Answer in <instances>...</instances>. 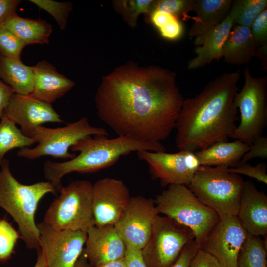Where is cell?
<instances>
[{
  "mask_svg": "<svg viewBox=\"0 0 267 267\" xmlns=\"http://www.w3.org/2000/svg\"><path fill=\"white\" fill-rule=\"evenodd\" d=\"M0 78L21 95L32 93L34 73L32 67L24 64L21 59H12L0 55Z\"/></svg>",
  "mask_w": 267,
  "mask_h": 267,
  "instance_id": "obj_25",
  "label": "cell"
},
{
  "mask_svg": "<svg viewBox=\"0 0 267 267\" xmlns=\"http://www.w3.org/2000/svg\"><path fill=\"white\" fill-rule=\"evenodd\" d=\"M267 7V0H234L228 15L234 25L250 28L255 18Z\"/></svg>",
  "mask_w": 267,
  "mask_h": 267,
  "instance_id": "obj_29",
  "label": "cell"
},
{
  "mask_svg": "<svg viewBox=\"0 0 267 267\" xmlns=\"http://www.w3.org/2000/svg\"><path fill=\"white\" fill-rule=\"evenodd\" d=\"M37 250L38 256L36 262L33 267H48L45 260L39 249Z\"/></svg>",
  "mask_w": 267,
  "mask_h": 267,
  "instance_id": "obj_44",
  "label": "cell"
},
{
  "mask_svg": "<svg viewBox=\"0 0 267 267\" xmlns=\"http://www.w3.org/2000/svg\"><path fill=\"white\" fill-rule=\"evenodd\" d=\"M248 233L267 234V196L251 181H245L236 216Z\"/></svg>",
  "mask_w": 267,
  "mask_h": 267,
  "instance_id": "obj_18",
  "label": "cell"
},
{
  "mask_svg": "<svg viewBox=\"0 0 267 267\" xmlns=\"http://www.w3.org/2000/svg\"><path fill=\"white\" fill-rule=\"evenodd\" d=\"M250 30L257 48L267 49V9L255 18Z\"/></svg>",
  "mask_w": 267,
  "mask_h": 267,
  "instance_id": "obj_36",
  "label": "cell"
},
{
  "mask_svg": "<svg viewBox=\"0 0 267 267\" xmlns=\"http://www.w3.org/2000/svg\"><path fill=\"white\" fill-rule=\"evenodd\" d=\"M228 170L238 175H243L255 179L259 182L267 184V166L259 163L252 165L249 162L238 164L236 166L228 168Z\"/></svg>",
  "mask_w": 267,
  "mask_h": 267,
  "instance_id": "obj_35",
  "label": "cell"
},
{
  "mask_svg": "<svg viewBox=\"0 0 267 267\" xmlns=\"http://www.w3.org/2000/svg\"><path fill=\"white\" fill-rule=\"evenodd\" d=\"M194 239L189 228L158 214L150 237L141 250L144 261L148 267H170L184 247Z\"/></svg>",
  "mask_w": 267,
  "mask_h": 267,
  "instance_id": "obj_10",
  "label": "cell"
},
{
  "mask_svg": "<svg viewBox=\"0 0 267 267\" xmlns=\"http://www.w3.org/2000/svg\"><path fill=\"white\" fill-rule=\"evenodd\" d=\"M125 258L127 267H148L141 250L126 247Z\"/></svg>",
  "mask_w": 267,
  "mask_h": 267,
  "instance_id": "obj_40",
  "label": "cell"
},
{
  "mask_svg": "<svg viewBox=\"0 0 267 267\" xmlns=\"http://www.w3.org/2000/svg\"><path fill=\"white\" fill-rule=\"evenodd\" d=\"M3 116L19 125L23 134L29 137L33 129L44 123L64 122L52 104L40 100L32 93L21 95L14 93Z\"/></svg>",
  "mask_w": 267,
  "mask_h": 267,
  "instance_id": "obj_16",
  "label": "cell"
},
{
  "mask_svg": "<svg viewBox=\"0 0 267 267\" xmlns=\"http://www.w3.org/2000/svg\"><path fill=\"white\" fill-rule=\"evenodd\" d=\"M233 0H194L195 16L188 31L195 37L194 44L198 46L205 35L219 25L228 16Z\"/></svg>",
  "mask_w": 267,
  "mask_h": 267,
  "instance_id": "obj_20",
  "label": "cell"
},
{
  "mask_svg": "<svg viewBox=\"0 0 267 267\" xmlns=\"http://www.w3.org/2000/svg\"><path fill=\"white\" fill-rule=\"evenodd\" d=\"M108 135L105 128L92 126L84 117L66 126L58 128H48L43 125L36 127L29 137L37 145L34 148L19 149L18 156L28 160H34L44 156L56 159H71L76 154L69 151L79 140L89 136Z\"/></svg>",
  "mask_w": 267,
  "mask_h": 267,
  "instance_id": "obj_8",
  "label": "cell"
},
{
  "mask_svg": "<svg viewBox=\"0 0 267 267\" xmlns=\"http://www.w3.org/2000/svg\"><path fill=\"white\" fill-rule=\"evenodd\" d=\"M249 148L246 143L235 140L216 142L195 153L201 166L231 168L239 163Z\"/></svg>",
  "mask_w": 267,
  "mask_h": 267,
  "instance_id": "obj_23",
  "label": "cell"
},
{
  "mask_svg": "<svg viewBox=\"0 0 267 267\" xmlns=\"http://www.w3.org/2000/svg\"><path fill=\"white\" fill-rule=\"evenodd\" d=\"M34 140L26 136L16 124L3 116L0 121V167L7 153L15 148L29 147L35 144Z\"/></svg>",
  "mask_w": 267,
  "mask_h": 267,
  "instance_id": "obj_26",
  "label": "cell"
},
{
  "mask_svg": "<svg viewBox=\"0 0 267 267\" xmlns=\"http://www.w3.org/2000/svg\"><path fill=\"white\" fill-rule=\"evenodd\" d=\"M87 259L96 267L125 257L126 246L114 225H94L87 232Z\"/></svg>",
  "mask_w": 267,
  "mask_h": 267,
  "instance_id": "obj_17",
  "label": "cell"
},
{
  "mask_svg": "<svg viewBox=\"0 0 267 267\" xmlns=\"http://www.w3.org/2000/svg\"><path fill=\"white\" fill-rule=\"evenodd\" d=\"M234 25L232 19L228 15L221 24L208 32L199 45L195 47L196 56L188 61L187 68L195 70L222 58L223 45Z\"/></svg>",
  "mask_w": 267,
  "mask_h": 267,
  "instance_id": "obj_21",
  "label": "cell"
},
{
  "mask_svg": "<svg viewBox=\"0 0 267 267\" xmlns=\"http://www.w3.org/2000/svg\"><path fill=\"white\" fill-rule=\"evenodd\" d=\"M139 158L148 165L152 178L163 186L190 183L201 166L195 152L179 150L175 153L143 151Z\"/></svg>",
  "mask_w": 267,
  "mask_h": 267,
  "instance_id": "obj_11",
  "label": "cell"
},
{
  "mask_svg": "<svg viewBox=\"0 0 267 267\" xmlns=\"http://www.w3.org/2000/svg\"><path fill=\"white\" fill-rule=\"evenodd\" d=\"M194 3V0H154L150 11H165L181 21H186L191 18L188 14L193 10Z\"/></svg>",
  "mask_w": 267,
  "mask_h": 267,
  "instance_id": "obj_31",
  "label": "cell"
},
{
  "mask_svg": "<svg viewBox=\"0 0 267 267\" xmlns=\"http://www.w3.org/2000/svg\"><path fill=\"white\" fill-rule=\"evenodd\" d=\"M26 46L14 34L6 28L0 27V55L9 58L20 59Z\"/></svg>",
  "mask_w": 267,
  "mask_h": 267,
  "instance_id": "obj_34",
  "label": "cell"
},
{
  "mask_svg": "<svg viewBox=\"0 0 267 267\" xmlns=\"http://www.w3.org/2000/svg\"><path fill=\"white\" fill-rule=\"evenodd\" d=\"M257 158L263 159L267 158V137L266 136L261 135L257 138L249 146V150L243 156L238 164L248 162L251 159Z\"/></svg>",
  "mask_w": 267,
  "mask_h": 267,
  "instance_id": "obj_37",
  "label": "cell"
},
{
  "mask_svg": "<svg viewBox=\"0 0 267 267\" xmlns=\"http://www.w3.org/2000/svg\"><path fill=\"white\" fill-rule=\"evenodd\" d=\"M20 2L18 0H0V27L11 15L16 13Z\"/></svg>",
  "mask_w": 267,
  "mask_h": 267,
  "instance_id": "obj_41",
  "label": "cell"
},
{
  "mask_svg": "<svg viewBox=\"0 0 267 267\" xmlns=\"http://www.w3.org/2000/svg\"><path fill=\"white\" fill-rule=\"evenodd\" d=\"M154 0H115L112 5L114 10L119 14L124 22L130 27L137 25L139 16L141 14H148Z\"/></svg>",
  "mask_w": 267,
  "mask_h": 267,
  "instance_id": "obj_30",
  "label": "cell"
},
{
  "mask_svg": "<svg viewBox=\"0 0 267 267\" xmlns=\"http://www.w3.org/2000/svg\"><path fill=\"white\" fill-rule=\"evenodd\" d=\"M2 26L14 34L26 45L48 43L53 30L51 25L46 21L23 18L16 13L8 18Z\"/></svg>",
  "mask_w": 267,
  "mask_h": 267,
  "instance_id": "obj_24",
  "label": "cell"
},
{
  "mask_svg": "<svg viewBox=\"0 0 267 267\" xmlns=\"http://www.w3.org/2000/svg\"><path fill=\"white\" fill-rule=\"evenodd\" d=\"M154 200L159 214L191 229L200 246L220 219L215 211L201 202L185 185H170Z\"/></svg>",
  "mask_w": 267,
  "mask_h": 267,
  "instance_id": "obj_5",
  "label": "cell"
},
{
  "mask_svg": "<svg viewBox=\"0 0 267 267\" xmlns=\"http://www.w3.org/2000/svg\"><path fill=\"white\" fill-rule=\"evenodd\" d=\"M225 166H200L188 188L205 205L222 217L237 216L245 181Z\"/></svg>",
  "mask_w": 267,
  "mask_h": 267,
  "instance_id": "obj_6",
  "label": "cell"
},
{
  "mask_svg": "<svg viewBox=\"0 0 267 267\" xmlns=\"http://www.w3.org/2000/svg\"><path fill=\"white\" fill-rule=\"evenodd\" d=\"M201 248L195 239L188 243L180 254L170 267H189L192 259Z\"/></svg>",
  "mask_w": 267,
  "mask_h": 267,
  "instance_id": "obj_38",
  "label": "cell"
},
{
  "mask_svg": "<svg viewBox=\"0 0 267 267\" xmlns=\"http://www.w3.org/2000/svg\"><path fill=\"white\" fill-rule=\"evenodd\" d=\"M78 154L62 162L47 160L44 164V173L47 181L50 182L58 192L62 187L61 179L72 173H90L115 164L123 156L131 153L148 151H166L161 142H145L128 137L118 136L109 139L106 136L86 137L71 148Z\"/></svg>",
  "mask_w": 267,
  "mask_h": 267,
  "instance_id": "obj_3",
  "label": "cell"
},
{
  "mask_svg": "<svg viewBox=\"0 0 267 267\" xmlns=\"http://www.w3.org/2000/svg\"><path fill=\"white\" fill-rule=\"evenodd\" d=\"M244 83L235 97L240 122L229 138L249 146L262 134L267 125V77H253L248 66L244 69Z\"/></svg>",
  "mask_w": 267,
  "mask_h": 267,
  "instance_id": "obj_9",
  "label": "cell"
},
{
  "mask_svg": "<svg viewBox=\"0 0 267 267\" xmlns=\"http://www.w3.org/2000/svg\"><path fill=\"white\" fill-rule=\"evenodd\" d=\"M94 100L98 116L118 136L161 142L175 129L184 99L174 72L129 62L102 78Z\"/></svg>",
  "mask_w": 267,
  "mask_h": 267,
  "instance_id": "obj_1",
  "label": "cell"
},
{
  "mask_svg": "<svg viewBox=\"0 0 267 267\" xmlns=\"http://www.w3.org/2000/svg\"><path fill=\"white\" fill-rule=\"evenodd\" d=\"M237 267H267V246L260 236L247 234L240 250Z\"/></svg>",
  "mask_w": 267,
  "mask_h": 267,
  "instance_id": "obj_27",
  "label": "cell"
},
{
  "mask_svg": "<svg viewBox=\"0 0 267 267\" xmlns=\"http://www.w3.org/2000/svg\"><path fill=\"white\" fill-rule=\"evenodd\" d=\"M93 184L87 180L73 181L59 191L49 205L43 222L56 229L87 231L95 225L92 209Z\"/></svg>",
  "mask_w": 267,
  "mask_h": 267,
  "instance_id": "obj_7",
  "label": "cell"
},
{
  "mask_svg": "<svg viewBox=\"0 0 267 267\" xmlns=\"http://www.w3.org/2000/svg\"><path fill=\"white\" fill-rule=\"evenodd\" d=\"M96 267H127L125 256L119 259L103 264Z\"/></svg>",
  "mask_w": 267,
  "mask_h": 267,
  "instance_id": "obj_43",
  "label": "cell"
},
{
  "mask_svg": "<svg viewBox=\"0 0 267 267\" xmlns=\"http://www.w3.org/2000/svg\"><path fill=\"white\" fill-rule=\"evenodd\" d=\"M158 214L152 199L142 196L131 197L121 217L114 225L126 247L142 250L150 237Z\"/></svg>",
  "mask_w": 267,
  "mask_h": 267,
  "instance_id": "obj_13",
  "label": "cell"
},
{
  "mask_svg": "<svg viewBox=\"0 0 267 267\" xmlns=\"http://www.w3.org/2000/svg\"><path fill=\"white\" fill-rule=\"evenodd\" d=\"M39 249L48 267H73L81 255L87 232L56 229L43 221L37 224Z\"/></svg>",
  "mask_w": 267,
  "mask_h": 267,
  "instance_id": "obj_12",
  "label": "cell"
},
{
  "mask_svg": "<svg viewBox=\"0 0 267 267\" xmlns=\"http://www.w3.org/2000/svg\"><path fill=\"white\" fill-rule=\"evenodd\" d=\"M12 88L0 78V119L11 97L14 93Z\"/></svg>",
  "mask_w": 267,
  "mask_h": 267,
  "instance_id": "obj_42",
  "label": "cell"
},
{
  "mask_svg": "<svg viewBox=\"0 0 267 267\" xmlns=\"http://www.w3.org/2000/svg\"><path fill=\"white\" fill-rule=\"evenodd\" d=\"M130 198L128 188L121 180L106 178L96 181L92 196L95 225L115 224Z\"/></svg>",
  "mask_w": 267,
  "mask_h": 267,
  "instance_id": "obj_15",
  "label": "cell"
},
{
  "mask_svg": "<svg viewBox=\"0 0 267 267\" xmlns=\"http://www.w3.org/2000/svg\"><path fill=\"white\" fill-rule=\"evenodd\" d=\"M40 9L49 13L56 20L61 30L65 29L67 19L72 9L70 2H58L51 0H30Z\"/></svg>",
  "mask_w": 267,
  "mask_h": 267,
  "instance_id": "obj_33",
  "label": "cell"
},
{
  "mask_svg": "<svg viewBox=\"0 0 267 267\" xmlns=\"http://www.w3.org/2000/svg\"><path fill=\"white\" fill-rule=\"evenodd\" d=\"M0 167V207L17 223L26 247L38 250L40 233L35 219L36 210L45 195L58 191L48 181L30 185L20 183L12 175L7 159L3 160Z\"/></svg>",
  "mask_w": 267,
  "mask_h": 267,
  "instance_id": "obj_4",
  "label": "cell"
},
{
  "mask_svg": "<svg viewBox=\"0 0 267 267\" xmlns=\"http://www.w3.org/2000/svg\"><path fill=\"white\" fill-rule=\"evenodd\" d=\"M240 77L239 71L223 73L184 99L175 128L179 150L196 152L228 141L239 119L235 97Z\"/></svg>",
  "mask_w": 267,
  "mask_h": 267,
  "instance_id": "obj_2",
  "label": "cell"
},
{
  "mask_svg": "<svg viewBox=\"0 0 267 267\" xmlns=\"http://www.w3.org/2000/svg\"><path fill=\"white\" fill-rule=\"evenodd\" d=\"M189 267H222L212 255L200 248L191 260Z\"/></svg>",
  "mask_w": 267,
  "mask_h": 267,
  "instance_id": "obj_39",
  "label": "cell"
},
{
  "mask_svg": "<svg viewBox=\"0 0 267 267\" xmlns=\"http://www.w3.org/2000/svg\"><path fill=\"white\" fill-rule=\"evenodd\" d=\"M34 73L32 94L40 100L52 104L74 86V82L58 72L46 61L32 66Z\"/></svg>",
  "mask_w": 267,
  "mask_h": 267,
  "instance_id": "obj_19",
  "label": "cell"
},
{
  "mask_svg": "<svg viewBox=\"0 0 267 267\" xmlns=\"http://www.w3.org/2000/svg\"><path fill=\"white\" fill-rule=\"evenodd\" d=\"M145 22L152 24L163 38L170 41L180 39L184 33L182 22L165 11L154 10L144 16Z\"/></svg>",
  "mask_w": 267,
  "mask_h": 267,
  "instance_id": "obj_28",
  "label": "cell"
},
{
  "mask_svg": "<svg viewBox=\"0 0 267 267\" xmlns=\"http://www.w3.org/2000/svg\"><path fill=\"white\" fill-rule=\"evenodd\" d=\"M73 267H91L88 263L87 258L82 252Z\"/></svg>",
  "mask_w": 267,
  "mask_h": 267,
  "instance_id": "obj_45",
  "label": "cell"
},
{
  "mask_svg": "<svg viewBox=\"0 0 267 267\" xmlns=\"http://www.w3.org/2000/svg\"><path fill=\"white\" fill-rule=\"evenodd\" d=\"M257 49L250 28L234 25L223 45L222 58L231 65H248L256 57Z\"/></svg>",
  "mask_w": 267,
  "mask_h": 267,
  "instance_id": "obj_22",
  "label": "cell"
},
{
  "mask_svg": "<svg viewBox=\"0 0 267 267\" xmlns=\"http://www.w3.org/2000/svg\"><path fill=\"white\" fill-rule=\"evenodd\" d=\"M247 234L236 216H224L210 231L201 248L222 267H237L238 254Z\"/></svg>",
  "mask_w": 267,
  "mask_h": 267,
  "instance_id": "obj_14",
  "label": "cell"
},
{
  "mask_svg": "<svg viewBox=\"0 0 267 267\" xmlns=\"http://www.w3.org/2000/svg\"><path fill=\"white\" fill-rule=\"evenodd\" d=\"M20 236L5 218L0 219V262L8 260Z\"/></svg>",
  "mask_w": 267,
  "mask_h": 267,
  "instance_id": "obj_32",
  "label": "cell"
}]
</instances>
